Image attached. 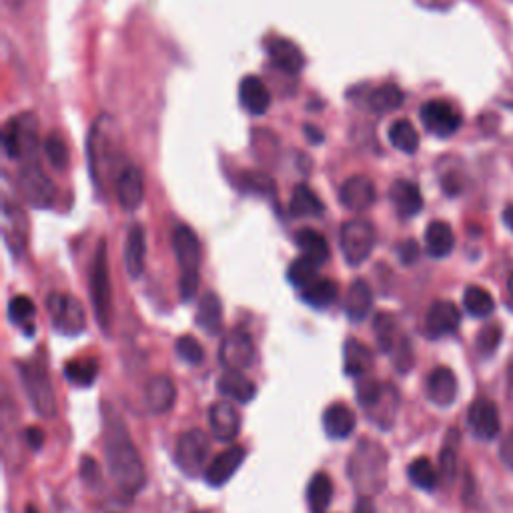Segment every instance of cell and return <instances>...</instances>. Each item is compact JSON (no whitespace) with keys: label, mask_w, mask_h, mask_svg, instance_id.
Returning <instances> with one entry per match:
<instances>
[{"label":"cell","mask_w":513,"mask_h":513,"mask_svg":"<svg viewBox=\"0 0 513 513\" xmlns=\"http://www.w3.org/2000/svg\"><path fill=\"white\" fill-rule=\"evenodd\" d=\"M243 185L247 191L251 193H259V195H275V183L261 173H245L243 177Z\"/></svg>","instance_id":"obj_48"},{"label":"cell","mask_w":513,"mask_h":513,"mask_svg":"<svg viewBox=\"0 0 513 513\" xmlns=\"http://www.w3.org/2000/svg\"><path fill=\"white\" fill-rule=\"evenodd\" d=\"M209 453H211V443L207 433L201 429H191L179 437L175 459H177V465L183 469V473L193 477L201 473Z\"/></svg>","instance_id":"obj_8"},{"label":"cell","mask_w":513,"mask_h":513,"mask_svg":"<svg viewBox=\"0 0 513 513\" xmlns=\"http://www.w3.org/2000/svg\"><path fill=\"white\" fill-rule=\"evenodd\" d=\"M503 223H505L507 229L513 233V205H509V207L503 211Z\"/></svg>","instance_id":"obj_56"},{"label":"cell","mask_w":513,"mask_h":513,"mask_svg":"<svg viewBox=\"0 0 513 513\" xmlns=\"http://www.w3.org/2000/svg\"><path fill=\"white\" fill-rule=\"evenodd\" d=\"M343 367L345 373L349 377H363L369 375V371L373 369V355L367 349V345H363L359 339H347L345 347H343Z\"/></svg>","instance_id":"obj_26"},{"label":"cell","mask_w":513,"mask_h":513,"mask_svg":"<svg viewBox=\"0 0 513 513\" xmlns=\"http://www.w3.org/2000/svg\"><path fill=\"white\" fill-rule=\"evenodd\" d=\"M399 259L405 265H413L419 259V245L413 239H407L399 245Z\"/></svg>","instance_id":"obj_49"},{"label":"cell","mask_w":513,"mask_h":513,"mask_svg":"<svg viewBox=\"0 0 513 513\" xmlns=\"http://www.w3.org/2000/svg\"><path fill=\"white\" fill-rule=\"evenodd\" d=\"M387 453L373 439H361L349 459V479L363 493H377L385 485Z\"/></svg>","instance_id":"obj_2"},{"label":"cell","mask_w":513,"mask_h":513,"mask_svg":"<svg viewBox=\"0 0 513 513\" xmlns=\"http://www.w3.org/2000/svg\"><path fill=\"white\" fill-rule=\"evenodd\" d=\"M389 143L401 151V153H407V155H413L417 149H419V135L413 127L411 121L407 119H399L391 125L389 129Z\"/></svg>","instance_id":"obj_36"},{"label":"cell","mask_w":513,"mask_h":513,"mask_svg":"<svg viewBox=\"0 0 513 513\" xmlns=\"http://www.w3.org/2000/svg\"><path fill=\"white\" fill-rule=\"evenodd\" d=\"M209 425L219 441H233L241 431V415L229 401H217L209 409Z\"/></svg>","instance_id":"obj_18"},{"label":"cell","mask_w":513,"mask_h":513,"mask_svg":"<svg viewBox=\"0 0 513 513\" xmlns=\"http://www.w3.org/2000/svg\"><path fill=\"white\" fill-rule=\"evenodd\" d=\"M27 443L33 447V451H39L45 443V431L39 429V427L27 429Z\"/></svg>","instance_id":"obj_52"},{"label":"cell","mask_w":513,"mask_h":513,"mask_svg":"<svg viewBox=\"0 0 513 513\" xmlns=\"http://www.w3.org/2000/svg\"><path fill=\"white\" fill-rule=\"evenodd\" d=\"M175 349H177L179 357L191 365H199L205 359V351H203L201 343L191 335H181L175 343Z\"/></svg>","instance_id":"obj_46"},{"label":"cell","mask_w":513,"mask_h":513,"mask_svg":"<svg viewBox=\"0 0 513 513\" xmlns=\"http://www.w3.org/2000/svg\"><path fill=\"white\" fill-rule=\"evenodd\" d=\"M339 199H341V205L345 209L355 211V213H363L369 207H373V203L377 199V191H375V185L369 177L357 175V177L347 179L341 185Z\"/></svg>","instance_id":"obj_15"},{"label":"cell","mask_w":513,"mask_h":513,"mask_svg":"<svg viewBox=\"0 0 513 513\" xmlns=\"http://www.w3.org/2000/svg\"><path fill=\"white\" fill-rule=\"evenodd\" d=\"M35 315H37L35 303L27 295H19V297H15L9 303V317H11V321L15 325H23L27 329H35V327H31V321L35 319Z\"/></svg>","instance_id":"obj_43"},{"label":"cell","mask_w":513,"mask_h":513,"mask_svg":"<svg viewBox=\"0 0 513 513\" xmlns=\"http://www.w3.org/2000/svg\"><path fill=\"white\" fill-rule=\"evenodd\" d=\"M501 341V329L499 325H487L477 335V349L481 355H491Z\"/></svg>","instance_id":"obj_47"},{"label":"cell","mask_w":513,"mask_h":513,"mask_svg":"<svg viewBox=\"0 0 513 513\" xmlns=\"http://www.w3.org/2000/svg\"><path fill=\"white\" fill-rule=\"evenodd\" d=\"M89 291H91V303L95 309V315L105 331H109L111 325V311H113V289H111V277L107 267V243L101 241L93 263L89 271Z\"/></svg>","instance_id":"obj_4"},{"label":"cell","mask_w":513,"mask_h":513,"mask_svg":"<svg viewBox=\"0 0 513 513\" xmlns=\"http://www.w3.org/2000/svg\"><path fill=\"white\" fill-rule=\"evenodd\" d=\"M105 419V459L111 477L125 493H139L145 483V465L141 455L131 439V433L125 427L123 417L117 413L115 407L103 409Z\"/></svg>","instance_id":"obj_1"},{"label":"cell","mask_w":513,"mask_h":513,"mask_svg":"<svg viewBox=\"0 0 513 513\" xmlns=\"http://www.w3.org/2000/svg\"><path fill=\"white\" fill-rule=\"evenodd\" d=\"M425 391L431 403L437 407H449L457 397V379L449 367H435L425 383Z\"/></svg>","instance_id":"obj_21"},{"label":"cell","mask_w":513,"mask_h":513,"mask_svg":"<svg viewBox=\"0 0 513 513\" xmlns=\"http://www.w3.org/2000/svg\"><path fill=\"white\" fill-rule=\"evenodd\" d=\"M407 475L413 485L425 491H433L439 481V473L427 457H417L415 461H411V465L407 467Z\"/></svg>","instance_id":"obj_39"},{"label":"cell","mask_w":513,"mask_h":513,"mask_svg":"<svg viewBox=\"0 0 513 513\" xmlns=\"http://www.w3.org/2000/svg\"><path fill=\"white\" fill-rule=\"evenodd\" d=\"M463 307L469 315L473 317H487L493 313L495 309V301L489 295V291H485L483 287L471 285L465 289L463 293Z\"/></svg>","instance_id":"obj_38"},{"label":"cell","mask_w":513,"mask_h":513,"mask_svg":"<svg viewBox=\"0 0 513 513\" xmlns=\"http://www.w3.org/2000/svg\"><path fill=\"white\" fill-rule=\"evenodd\" d=\"M219 361L227 371H243L251 367L255 361V345L251 335L243 329L231 331L219 347Z\"/></svg>","instance_id":"obj_12"},{"label":"cell","mask_w":513,"mask_h":513,"mask_svg":"<svg viewBox=\"0 0 513 513\" xmlns=\"http://www.w3.org/2000/svg\"><path fill=\"white\" fill-rule=\"evenodd\" d=\"M325 213L323 201L313 193L309 185H297L291 195V215L293 217H319Z\"/></svg>","instance_id":"obj_31"},{"label":"cell","mask_w":513,"mask_h":513,"mask_svg":"<svg viewBox=\"0 0 513 513\" xmlns=\"http://www.w3.org/2000/svg\"><path fill=\"white\" fill-rule=\"evenodd\" d=\"M509 291H511V297H513V277H511V281H509Z\"/></svg>","instance_id":"obj_59"},{"label":"cell","mask_w":513,"mask_h":513,"mask_svg":"<svg viewBox=\"0 0 513 513\" xmlns=\"http://www.w3.org/2000/svg\"><path fill=\"white\" fill-rule=\"evenodd\" d=\"M323 429L331 439H347L355 429V413L347 403H331L323 413Z\"/></svg>","instance_id":"obj_24"},{"label":"cell","mask_w":513,"mask_h":513,"mask_svg":"<svg viewBox=\"0 0 513 513\" xmlns=\"http://www.w3.org/2000/svg\"><path fill=\"white\" fill-rule=\"evenodd\" d=\"M375 227L365 219H351L341 227V251L351 267H359L369 259L375 247Z\"/></svg>","instance_id":"obj_7"},{"label":"cell","mask_w":513,"mask_h":513,"mask_svg":"<svg viewBox=\"0 0 513 513\" xmlns=\"http://www.w3.org/2000/svg\"><path fill=\"white\" fill-rule=\"evenodd\" d=\"M19 185H21L25 199L35 209H49L53 205L57 189H55L53 181L43 173V169L35 163V159L27 161V165L23 167Z\"/></svg>","instance_id":"obj_10"},{"label":"cell","mask_w":513,"mask_h":513,"mask_svg":"<svg viewBox=\"0 0 513 513\" xmlns=\"http://www.w3.org/2000/svg\"><path fill=\"white\" fill-rule=\"evenodd\" d=\"M115 191H117V199L119 205L125 211H135L141 207L143 199H145V177L143 171L135 165H127L115 183Z\"/></svg>","instance_id":"obj_14"},{"label":"cell","mask_w":513,"mask_h":513,"mask_svg":"<svg viewBox=\"0 0 513 513\" xmlns=\"http://www.w3.org/2000/svg\"><path fill=\"white\" fill-rule=\"evenodd\" d=\"M25 513H39V511H37V507H35V505H29V507L25 509Z\"/></svg>","instance_id":"obj_57"},{"label":"cell","mask_w":513,"mask_h":513,"mask_svg":"<svg viewBox=\"0 0 513 513\" xmlns=\"http://www.w3.org/2000/svg\"><path fill=\"white\" fill-rule=\"evenodd\" d=\"M353 513H375V505L369 497H359Z\"/></svg>","instance_id":"obj_54"},{"label":"cell","mask_w":513,"mask_h":513,"mask_svg":"<svg viewBox=\"0 0 513 513\" xmlns=\"http://www.w3.org/2000/svg\"><path fill=\"white\" fill-rule=\"evenodd\" d=\"M499 457H501V461L513 471V431H509V433L505 435V439L501 441V445H499Z\"/></svg>","instance_id":"obj_51"},{"label":"cell","mask_w":513,"mask_h":513,"mask_svg":"<svg viewBox=\"0 0 513 513\" xmlns=\"http://www.w3.org/2000/svg\"><path fill=\"white\" fill-rule=\"evenodd\" d=\"M395 333H397V321L389 313H379L375 317V335L379 349L383 353H389L395 347Z\"/></svg>","instance_id":"obj_42"},{"label":"cell","mask_w":513,"mask_h":513,"mask_svg":"<svg viewBox=\"0 0 513 513\" xmlns=\"http://www.w3.org/2000/svg\"><path fill=\"white\" fill-rule=\"evenodd\" d=\"M245 447L241 445H233L225 451H221L207 467L205 471V481L211 485V487H223L233 475L235 471L241 467V463L245 461Z\"/></svg>","instance_id":"obj_16"},{"label":"cell","mask_w":513,"mask_h":513,"mask_svg":"<svg viewBox=\"0 0 513 513\" xmlns=\"http://www.w3.org/2000/svg\"><path fill=\"white\" fill-rule=\"evenodd\" d=\"M39 145V121L33 113H23L13 117L3 129V147L7 157L21 161L31 157L35 159V151Z\"/></svg>","instance_id":"obj_5"},{"label":"cell","mask_w":513,"mask_h":513,"mask_svg":"<svg viewBox=\"0 0 513 513\" xmlns=\"http://www.w3.org/2000/svg\"><path fill=\"white\" fill-rule=\"evenodd\" d=\"M425 247H427V253L435 259H443L451 255L455 247L453 229L445 221L429 223L425 229Z\"/></svg>","instance_id":"obj_28"},{"label":"cell","mask_w":513,"mask_h":513,"mask_svg":"<svg viewBox=\"0 0 513 513\" xmlns=\"http://www.w3.org/2000/svg\"><path fill=\"white\" fill-rule=\"evenodd\" d=\"M371 305H373V297H371V289L365 281L357 279L353 281V285L349 287L347 291V297H345V313L351 321L359 323L363 321L369 311H371Z\"/></svg>","instance_id":"obj_30"},{"label":"cell","mask_w":513,"mask_h":513,"mask_svg":"<svg viewBox=\"0 0 513 513\" xmlns=\"http://www.w3.org/2000/svg\"><path fill=\"white\" fill-rule=\"evenodd\" d=\"M301 297L307 305H311L315 309H325L337 299V285L331 279L317 277L307 287H303Z\"/></svg>","instance_id":"obj_35"},{"label":"cell","mask_w":513,"mask_h":513,"mask_svg":"<svg viewBox=\"0 0 513 513\" xmlns=\"http://www.w3.org/2000/svg\"><path fill=\"white\" fill-rule=\"evenodd\" d=\"M99 363L95 359L71 361L65 365V377L77 387H91L97 381Z\"/></svg>","instance_id":"obj_40"},{"label":"cell","mask_w":513,"mask_h":513,"mask_svg":"<svg viewBox=\"0 0 513 513\" xmlns=\"http://www.w3.org/2000/svg\"><path fill=\"white\" fill-rule=\"evenodd\" d=\"M333 499V483L331 477L323 471L315 473L307 487V503L313 513H325Z\"/></svg>","instance_id":"obj_32"},{"label":"cell","mask_w":513,"mask_h":513,"mask_svg":"<svg viewBox=\"0 0 513 513\" xmlns=\"http://www.w3.org/2000/svg\"><path fill=\"white\" fill-rule=\"evenodd\" d=\"M19 371L23 377L25 391H27L33 407L37 409V413L43 417H55L57 399H55L53 383L49 379L47 369L33 361V363H21Z\"/></svg>","instance_id":"obj_6"},{"label":"cell","mask_w":513,"mask_h":513,"mask_svg":"<svg viewBox=\"0 0 513 513\" xmlns=\"http://www.w3.org/2000/svg\"><path fill=\"white\" fill-rule=\"evenodd\" d=\"M319 267H321V263L313 261V259L307 257V255H301L299 259H295V261L289 265L287 279L291 281V285L303 289V287H307L311 281L317 279Z\"/></svg>","instance_id":"obj_41"},{"label":"cell","mask_w":513,"mask_h":513,"mask_svg":"<svg viewBox=\"0 0 513 513\" xmlns=\"http://www.w3.org/2000/svg\"><path fill=\"white\" fill-rule=\"evenodd\" d=\"M467 425L477 439L489 441V439L497 437L501 431V419H499L497 405L485 397L475 399L467 411Z\"/></svg>","instance_id":"obj_13"},{"label":"cell","mask_w":513,"mask_h":513,"mask_svg":"<svg viewBox=\"0 0 513 513\" xmlns=\"http://www.w3.org/2000/svg\"><path fill=\"white\" fill-rule=\"evenodd\" d=\"M145 257H147L145 229L141 225H133L125 243V267L133 279L141 277L145 269Z\"/></svg>","instance_id":"obj_25"},{"label":"cell","mask_w":513,"mask_h":513,"mask_svg":"<svg viewBox=\"0 0 513 513\" xmlns=\"http://www.w3.org/2000/svg\"><path fill=\"white\" fill-rule=\"evenodd\" d=\"M267 55L273 61V65L287 75H297L303 71L305 57L301 49L289 39H283V37L271 39L267 43Z\"/></svg>","instance_id":"obj_19"},{"label":"cell","mask_w":513,"mask_h":513,"mask_svg":"<svg viewBox=\"0 0 513 513\" xmlns=\"http://www.w3.org/2000/svg\"><path fill=\"white\" fill-rule=\"evenodd\" d=\"M389 197H391V203L395 207V211L399 213V217L403 219H409V217H415L417 213H421L423 209V197H421V191L415 183L411 181H405V179H399L391 185L389 189Z\"/></svg>","instance_id":"obj_22"},{"label":"cell","mask_w":513,"mask_h":513,"mask_svg":"<svg viewBox=\"0 0 513 513\" xmlns=\"http://www.w3.org/2000/svg\"><path fill=\"white\" fill-rule=\"evenodd\" d=\"M461 321L459 309L451 301H435L425 317V331L429 337L439 339L457 331Z\"/></svg>","instance_id":"obj_17"},{"label":"cell","mask_w":513,"mask_h":513,"mask_svg":"<svg viewBox=\"0 0 513 513\" xmlns=\"http://www.w3.org/2000/svg\"><path fill=\"white\" fill-rule=\"evenodd\" d=\"M173 249L179 263V291L183 301H191L199 289V269H201V241L197 233L179 225L173 231Z\"/></svg>","instance_id":"obj_3"},{"label":"cell","mask_w":513,"mask_h":513,"mask_svg":"<svg viewBox=\"0 0 513 513\" xmlns=\"http://www.w3.org/2000/svg\"><path fill=\"white\" fill-rule=\"evenodd\" d=\"M239 103L249 115L261 117L271 107V93L259 77L249 75L239 85Z\"/></svg>","instance_id":"obj_20"},{"label":"cell","mask_w":513,"mask_h":513,"mask_svg":"<svg viewBox=\"0 0 513 513\" xmlns=\"http://www.w3.org/2000/svg\"><path fill=\"white\" fill-rule=\"evenodd\" d=\"M399 397L395 393V389L391 385H385L383 395L379 397L377 403H373L371 407L365 409L367 417H371L375 423H379V427H389L393 417H395V409H397Z\"/></svg>","instance_id":"obj_37"},{"label":"cell","mask_w":513,"mask_h":513,"mask_svg":"<svg viewBox=\"0 0 513 513\" xmlns=\"http://www.w3.org/2000/svg\"><path fill=\"white\" fill-rule=\"evenodd\" d=\"M383 391H385V385H381L377 379H373L369 375H363L357 379V399L365 409L371 407L373 403H377L379 397L383 395Z\"/></svg>","instance_id":"obj_44"},{"label":"cell","mask_w":513,"mask_h":513,"mask_svg":"<svg viewBox=\"0 0 513 513\" xmlns=\"http://www.w3.org/2000/svg\"><path fill=\"white\" fill-rule=\"evenodd\" d=\"M419 117H421V123L423 127L439 137V139H447L451 135H455L461 127V115L459 111L447 103V101H427L421 111H419Z\"/></svg>","instance_id":"obj_11"},{"label":"cell","mask_w":513,"mask_h":513,"mask_svg":"<svg viewBox=\"0 0 513 513\" xmlns=\"http://www.w3.org/2000/svg\"><path fill=\"white\" fill-rule=\"evenodd\" d=\"M47 309L53 317L55 327L65 333V335H79L85 331L87 319H85V309L79 303L77 297L73 295H61L53 293L47 299Z\"/></svg>","instance_id":"obj_9"},{"label":"cell","mask_w":513,"mask_h":513,"mask_svg":"<svg viewBox=\"0 0 513 513\" xmlns=\"http://www.w3.org/2000/svg\"><path fill=\"white\" fill-rule=\"evenodd\" d=\"M81 473L85 479H99V465L93 459H85Z\"/></svg>","instance_id":"obj_53"},{"label":"cell","mask_w":513,"mask_h":513,"mask_svg":"<svg viewBox=\"0 0 513 513\" xmlns=\"http://www.w3.org/2000/svg\"><path fill=\"white\" fill-rule=\"evenodd\" d=\"M217 389L219 393L237 403H249L257 395L255 383L247 379L241 371H225L217 381Z\"/></svg>","instance_id":"obj_27"},{"label":"cell","mask_w":513,"mask_h":513,"mask_svg":"<svg viewBox=\"0 0 513 513\" xmlns=\"http://www.w3.org/2000/svg\"><path fill=\"white\" fill-rule=\"evenodd\" d=\"M509 379H511V383H513V361H511V365H509Z\"/></svg>","instance_id":"obj_58"},{"label":"cell","mask_w":513,"mask_h":513,"mask_svg":"<svg viewBox=\"0 0 513 513\" xmlns=\"http://www.w3.org/2000/svg\"><path fill=\"white\" fill-rule=\"evenodd\" d=\"M45 153H47L51 165H53L55 169H59V171H63V169L69 165V149H67L65 141L61 139V135L53 133V135L47 137V141H45Z\"/></svg>","instance_id":"obj_45"},{"label":"cell","mask_w":513,"mask_h":513,"mask_svg":"<svg viewBox=\"0 0 513 513\" xmlns=\"http://www.w3.org/2000/svg\"><path fill=\"white\" fill-rule=\"evenodd\" d=\"M177 399V391L173 381L167 375H155L149 379L145 387V401L151 413H167Z\"/></svg>","instance_id":"obj_23"},{"label":"cell","mask_w":513,"mask_h":513,"mask_svg":"<svg viewBox=\"0 0 513 513\" xmlns=\"http://www.w3.org/2000/svg\"><path fill=\"white\" fill-rule=\"evenodd\" d=\"M295 243H297V247L303 251V255L311 257L313 261H317V263H321V265L329 259V243H327V239H325L319 231H315V229H309V227L299 229V231L295 233Z\"/></svg>","instance_id":"obj_33"},{"label":"cell","mask_w":513,"mask_h":513,"mask_svg":"<svg viewBox=\"0 0 513 513\" xmlns=\"http://www.w3.org/2000/svg\"><path fill=\"white\" fill-rule=\"evenodd\" d=\"M197 325L209 333L217 335L223 329V305L217 293H205L197 307Z\"/></svg>","instance_id":"obj_29"},{"label":"cell","mask_w":513,"mask_h":513,"mask_svg":"<svg viewBox=\"0 0 513 513\" xmlns=\"http://www.w3.org/2000/svg\"><path fill=\"white\" fill-rule=\"evenodd\" d=\"M305 135L311 139V143H321L323 141V133L315 131V127H311V125L305 127Z\"/></svg>","instance_id":"obj_55"},{"label":"cell","mask_w":513,"mask_h":513,"mask_svg":"<svg viewBox=\"0 0 513 513\" xmlns=\"http://www.w3.org/2000/svg\"><path fill=\"white\" fill-rule=\"evenodd\" d=\"M405 101L403 91L393 85V83H385L377 89H373L369 93V107L377 113V115H385V113H393L397 111Z\"/></svg>","instance_id":"obj_34"},{"label":"cell","mask_w":513,"mask_h":513,"mask_svg":"<svg viewBox=\"0 0 513 513\" xmlns=\"http://www.w3.org/2000/svg\"><path fill=\"white\" fill-rule=\"evenodd\" d=\"M439 465H441V475L445 479H451L453 473H455V451L451 447H445L441 451V459H439Z\"/></svg>","instance_id":"obj_50"},{"label":"cell","mask_w":513,"mask_h":513,"mask_svg":"<svg viewBox=\"0 0 513 513\" xmlns=\"http://www.w3.org/2000/svg\"><path fill=\"white\" fill-rule=\"evenodd\" d=\"M193 513H207V511H193Z\"/></svg>","instance_id":"obj_60"}]
</instances>
